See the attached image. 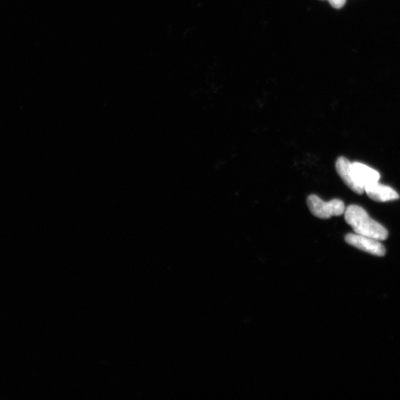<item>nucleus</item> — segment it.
I'll use <instances>...</instances> for the list:
<instances>
[{
  "mask_svg": "<svg viewBox=\"0 0 400 400\" xmlns=\"http://www.w3.org/2000/svg\"><path fill=\"white\" fill-rule=\"evenodd\" d=\"M344 219L354 232L378 240H385L389 232L381 224L372 219L362 207L351 205L344 212Z\"/></svg>",
  "mask_w": 400,
  "mask_h": 400,
  "instance_id": "1",
  "label": "nucleus"
},
{
  "mask_svg": "<svg viewBox=\"0 0 400 400\" xmlns=\"http://www.w3.org/2000/svg\"><path fill=\"white\" fill-rule=\"evenodd\" d=\"M307 205L314 216L323 219L333 216H340L346 212V206L342 200L335 199L324 202L315 195H311L307 198Z\"/></svg>",
  "mask_w": 400,
  "mask_h": 400,
  "instance_id": "2",
  "label": "nucleus"
},
{
  "mask_svg": "<svg viewBox=\"0 0 400 400\" xmlns=\"http://www.w3.org/2000/svg\"><path fill=\"white\" fill-rule=\"evenodd\" d=\"M344 240L358 250L372 255L383 257L385 254V248L378 240L350 233L344 238Z\"/></svg>",
  "mask_w": 400,
  "mask_h": 400,
  "instance_id": "3",
  "label": "nucleus"
},
{
  "mask_svg": "<svg viewBox=\"0 0 400 400\" xmlns=\"http://www.w3.org/2000/svg\"><path fill=\"white\" fill-rule=\"evenodd\" d=\"M336 170L344 183L357 195H363L365 188L359 183L354 177L352 162L347 158L340 157L336 162Z\"/></svg>",
  "mask_w": 400,
  "mask_h": 400,
  "instance_id": "4",
  "label": "nucleus"
},
{
  "mask_svg": "<svg viewBox=\"0 0 400 400\" xmlns=\"http://www.w3.org/2000/svg\"><path fill=\"white\" fill-rule=\"evenodd\" d=\"M365 191L370 199L378 202H385L399 199L398 193L389 186L376 182L365 186Z\"/></svg>",
  "mask_w": 400,
  "mask_h": 400,
  "instance_id": "5",
  "label": "nucleus"
},
{
  "mask_svg": "<svg viewBox=\"0 0 400 400\" xmlns=\"http://www.w3.org/2000/svg\"><path fill=\"white\" fill-rule=\"evenodd\" d=\"M352 169L356 181L364 188L365 186L380 181V173L365 164L357 162H352Z\"/></svg>",
  "mask_w": 400,
  "mask_h": 400,
  "instance_id": "6",
  "label": "nucleus"
},
{
  "mask_svg": "<svg viewBox=\"0 0 400 400\" xmlns=\"http://www.w3.org/2000/svg\"><path fill=\"white\" fill-rule=\"evenodd\" d=\"M330 5L335 9H340L346 5L347 0H328Z\"/></svg>",
  "mask_w": 400,
  "mask_h": 400,
  "instance_id": "7",
  "label": "nucleus"
}]
</instances>
